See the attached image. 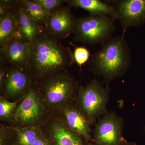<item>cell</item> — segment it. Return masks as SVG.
Masks as SVG:
<instances>
[{"instance_id":"603a6c76","label":"cell","mask_w":145,"mask_h":145,"mask_svg":"<svg viewBox=\"0 0 145 145\" xmlns=\"http://www.w3.org/2000/svg\"><path fill=\"white\" fill-rule=\"evenodd\" d=\"M7 70L6 68H4L3 67H1L0 69V86L1 88H3L5 82Z\"/></svg>"},{"instance_id":"3957f363","label":"cell","mask_w":145,"mask_h":145,"mask_svg":"<svg viewBox=\"0 0 145 145\" xmlns=\"http://www.w3.org/2000/svg\"><path fill=\"white\" fill-rule=\"evenodd\" d=\"M114 20L108 16H89L75 20L74 38L84 44L103 43L115 31Z\"/></svg>"},{"instance_id":"ffe728a7","label":"cell","mask_w":145,"mask_h":145,"mask_svg":"<svg viewBox=\"0 0 145 145\" xmlns=\"http://www.w3.org/2000/svg\"><path fill=\"white\" fill-rule=\"evenodd\" d=\"M18 102H10L3 97L0 99V117L1 119L9 118L14 110L17 107Z\"/></svg>"},{"instance_id":"9a60e30c","label":"cell","mask_w":145,"mask_h":145,"mask_svg":"<svg viewBox=\"0 0 145 145\" xmlns=\"http://www.w3.org/2000/svg\"><path fill=\"white\" fill-rule=\"evenodd\" d=\"M51 133L54 145H84L79 135L59 122L52 124Z\"/></svg>"},{"instance_id":"4fadbf2b","label":"cell","mask_w":145,"mask_h":145,"mask_svg":"<svg viewBox=\"0 0 145 145\" xmlns=\"http://www.w3.org/2000/svg\"><path fill=\"white\" fill-rule=\"evenodd\" d=\"M62 111L69 127L86 140H90L88 121L80 110L72 106H68L63 108Z\"/></svg>"},{"instance_id":"44dd1931","label":"cell","mask_w":145,"mask_h":145,"mask_svg":"<svg viewBox=\"0 0 145 145\" xmlns=\"http://www.w3.org/2000/svg\"><path fill=\"white\" fill-rule=\"evenodd\" d=\"M34 1L39 4L47 12L50 13L51 11L62 5L65 1L63 0H34Z\"/></svg>"},{"instance_id":"277c9868","label":"cell","mask_w":145,"mask_h":145,"mask_svg":"<svg viewBox=\"0 0 145 145\" xmlns=\"http://www.w3.org/2000/svg\"><path fill=\"white\" fill-rule=\"evenodd\" d=\"M108 99L107 90L97 80H92L86 85L78 88V105L88 122L92 123L100 117Z\"/></svg>"},{"instance_id":"6da1fadb","label":"cell","mask_w":145,"mask_h":145,"mask_svg":"<svg viewBox=\"0 0 145 145\" xmlns=\"http://www.w3.org/2000/svg\"><path fill=\"white\" fill-rule=\"evenodd\" d=\"M74 62L70 48L44 29L32 43L26 70L36 77L45 78L65 70Z\"/></svg>"},{"instance_id":"ac0fdd59","label":"cell","mask_w":145,"mask_h":145,"mask_svg":"<svg viewBox=\"0 0 145 145\" xmlns=\"http://www.w3.org/2000/svg\"><path fill=\"white\" fill-rule=\"evenodd\" d=\"M16 131L18 145H32L40 135L38 130L34 127L17 129Z\"/></svg>"},{"instance_id":"ba28073f","label":"cell","mask_w":145,"mask_h":145,"mask_svg":"<svg viewBox=\"0 0 145 145\" xmlns=\"http://www.w3.org/2000/svg\"><path fill=\"white\" fill-rule=\"evenodd\" d=\"M69 7L61 6L51 11L46 22L45 31L58 40L74 34L76 20Z\"/></svg>"},{"instance_id":"5b68a950","label":"cell","mask_w":145,"mask_h":145,"mask_svg":"<svg viewBox=\"0 0 145 145\" xmlns=\"http://www.w3.org/2000/svg\"><path fill=\"white\" fill-rule=\"evenodd\" d=\"M40 88L46 103L50 106H57L71 98L75 84L72 77L64 70L45 78Z\"/></svg>"},{"instance_id":"2e32d148","label":"cell","mask_w":145,"mask_h":145,"mask_svg":"<svg viewBox=\"0 0 145 145\" xmlns=\"http://www.w3.org/2000/svg\"><path fill=\"white\" fill-rule=\"evenodd\" d=\"M18 29L17 20L14 9L0 18V46L13 38Z\"/></svg>"},{"instance_id":"9c48e42d","label":"cell","mask_w":145,"mask_h":145,"mask_svg":"<svg viewBox=\"0 0 145 145\" xmlns=\"http://www.w3.org/2000/svg\"><path fill=\"white\" fill-rule=\"evenodd\" d=\"M32 44L13 38L1 46V54L13 67L26 70Z\"/></svg>"},{"instance_id":"7c38bea8","label":"cell","mask_w":145,"mask_h":145,"mask_svg":"<svg viewBox=\"0 0 145 145\" xmlns=\"http://www.w3.org/2000/svg\"><path fill=\"white\" fill-rule=\"evenodd\" d=\"M26 71L13 67L7 69L3 87L7 96L15 97L28 90L31 79Z\"/></svg>"},{"instance_id":"7402d4cb","label":"cell","mask_w":145,"mask_h":145,"mask_svg":"<svg viewBox=\"0 0 145 145\" xmlns=\"http://www.w3.org/2000/svg\"><path fill=\"white\" fill-rule=\"evenodd\" d=\"M14 1H1L0 4V18H2L6 14L13 10L12 8L14 9L13 3Z\"/></svg>"},{"instance_id":"30bf717a","label":"cell","mask_w":145,"mask_h":145,"mask_svg":"<svg viewBox=\"0 0 145 145\" xmlns=\"http://www.w3.org/2000/svg\"><path fill=\"white\" fill-rule=\"evenodd\" d=\"M42 104L40 97L34 89L28 91L13 114L15 121L31 125L40 120L42 114Z\"/></svg>"},{"instance_id":"5bb4252c","label":"cell","mask_w":145,"mask_h":145,"mask_svg":"<svg viewBox=\"0 0 145 145\" xmlns=\"http://www.w3.org/2000/svg\"><path fill=\"white\" fill-rule=\"evenodd\" d=\"M70 7L81 8L93 16H108L116 20V13L114 7L108 2L100 0H68L65 1Z\"/></svg>"},{"instance_id":"d6986e66","label":"cell","mask_w":145,"mask_h":145,"mask_svg":"<svg viewBox=\"0 0 145 145\" xmlns=\"http://www.w3.org/2000/svg\"><path fill=\"white\" fill-rule=\"evenodd\" d=\"M73 54L74 61L80 69L82 66L88 61L90 57L89 50L83 46L75 47Z\"/></svg>"},{"instance_id":"52a82bcc","label":"cell","mask_w":145,"mask_h":145,"mask_svg":"<svg viewBox=\"0 0 145 145\" xmlns=\"http://www.w3.org/2000/svg\"><path fill=\"white\" fill-rule=\"evenodd\" d=\"M124 36L130 27L139 26L145 23V0H121L112 5Z\"/></svg>"},{"instance_id":"e0dca14e","label":"cell","mask_w":145,"mask_h":145,"mask_svg":"<svg viewBox=\"0 0 145 145\" xmlns=\"http://www.w3.org/2000/svg\"><path fill=\"white\" fill-rule=\"evenodd\" d=\"M18 5L24 9L32 20L44 28L49 13H48L39 4L34 2V0L18 1Z\"/></svg>"},{"instance_id":"d4e9b609","label":"cell","mask_w":145,"mask_h":145,"mask_svg":"<svg viewBox=\"0 0 145 145\" xmlns=\"http://www.w3.org/2000/svg\"><path fill=\"white\" fill-rule=\"evenodd\" d=\"M121 145H136L135 143L131 142H126L124 141Z\"/></svg>"},{"instance_id":"8fae6325","label":"cell","mask_w":145,"mask_h":145,"mask_svg":"<svg viewBox=\"0 0 145 145\" xmlns=\"http://www.w3.org/2000/svg\"><path fill=\"white\" fill-rule=\"evenodd\" d=\"M14 13L17 20L18 29L14 37L32 44L44 28L35 22L27 14L22 7L18 5Z\"/></svg>"},{"instance_id":"cb8c5ba5","label":"cell","mask_w":145,"mask_h":145,"mask_svg":"<svg viewBox=\"0 0 145 145\" xmlns=\"http://www.w3.org/2000/svg\"><path fill=\"white\" fill-rule=\"evenodd\" d=\"M32 145H50L49 143L46 139L40 135L38 139Z\"/></svg>"},{"instance_id":"8992f818","label":"cell","mask_w":145,"mask_h":145,"mask_svg":"<svg viewBox=\"0 0 145 145\" xmlns=\"http://www.w3.org/2000/svg\"><path fill=\"white\" fill-rule=\"evenodd\" d=\"M123 123L114 113H107L99 120L94 130L93 139L97 145H121Z\"/></svg>"},{"instance_id":"7a4b0ae2","label":"cell","mask_w":145,"mask_h":145,"mask_svg":"<svg viewBox=\"0 0 145 145\" xmlns=\"http://www.w3.org/2000/svg\"><path fill=\"white\" fill-rule=\"evenodd\" d=\"M91 56V70L109 81L121 76L131 63V53L124 36L110 37Z\"/></svg>"}]
</instances>
